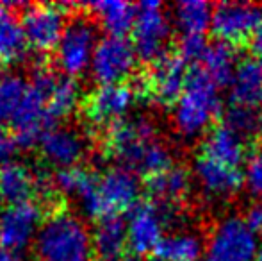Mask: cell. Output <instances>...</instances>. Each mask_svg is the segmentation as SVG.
<instances>
[{"instance_id":"d6a6232c","label":"cell","mask_w":262,"mask_h":261,"mask_svg":"<svg viewBox=\"0 0 262 261\" xmlns=\"http://www.w3.org/2000/svg\"><path fill=\"white\" fill-rule=\"evenodd\" d=\"M245 186L253 197L262 200V145L257 147L248 156L243 172Z\"/></svg>"},{"instance_id":"ba28073f","label":"cell","mask_w":262,"mask_h":261,"mask_svg":"<svg viewBox=\"0 0 262 261\" xmlns=\"http://www.w3.org/2000/svg\"><path fill=\"white\" fill-rule=\"evenodd\" d=\"M173 206L157 202H138L127 215V245L134 256L152 254L164 238Z\"/></svg>"},{"instance_id":"f546056e","label":"cell","mask_w":262,"mask_h":261,"mask_svg":"<svg viewBox=\"0 0 262 261\" xmlns=\"http://www.w3.org/2000/svg\"><path fill=\"white\" fill-rule=\"evenodd\" d=\"M27 88L29 83L16 73H7L0 77V124H11L14 113L18 111L27 93Z\"/></svg>"},{"instance_id":"3957f363","label":"cell","mask_w":262,"mask_h":261,"mask_svg":"<svg viewBox=\"0 0 262 261\" xmlns=\"http://www.w3.org/2000/svg\"><path fill=\"white\" fill-rule=\"evenodd\" d=\"M34 251L39 261H91V233L79 216L66 209H55L43 220Z\"/></svg>"},{"instance_id":"7c38bea8","label":"cell","mask_w":262,"mask_h":261,"mask_svg":"<svg viewBox=\"0 0 262 261\" xmlns=\"http://www.w3.org/2000/svg\"><path fill=\"white\" fill-rule=\"evenodd\" d=\"M11 126L18 149H32L39 143L43 132L55 127L47 111V95L32 83H29L27 93L14 113Z\"/></svg>"},{"instance_id":"8992f818","label":"cell","mask_w":262,"mask_h":261,"mask_svg":"<svg viewBox=\"0 0 262 261\" xmlns=\"http://www.w3.org/2000/svg\"><path fill=\"white\" fill-rule=\"evenodd\" d=\"M255 234L241 216H227L209 236L202 261H255L259 252Z\"/></svg>"},{"instance_id":"d6986e66","label":"cell","mask_w":262,"mask_h":261,"mask_svg":"<svg viewBox=\"0 0 262 261\" xmlns=\"http://www.w3.org/2000/svg\"><path fill=\"white\" fill-rule=\"evenodd\" d=\"M93 256L97 261H121L127 252V224L120 215L97 220L93 234Z\"/></svg>"},{"instance_id":"8d00e7d4","label":"cell","mask_w":262,"mask_h":261,"mask_svg":"<svg viewBox=\"0 0 262 261\" xmlns=\"http://www.w3.org/2000/svg\"><path fill=\"white\" fill-rule=\"evenodd\" d=\"M0 261H21L20 254H14V252H7L4 249H0Z\"/></svg>"},{"instance_id":"9a60e30c","label":"cell","mask_w":262,"mask_h":261,"mask_svg":"<svg viewBox=\"0 0 262 261\" xmlns=\"http://www.w3.org/2000/svg\"><path fill=\"white\" fill-rule=\"evenodd\" d=\"M136 88L130 84L98 86L84 102V115L93 126H113L130 111L136 102Z\"/></svg>"},{"instance_id":"30bf717a","label":"cell","mask_w":262,"mask_h":261,"mask_svg":"<svg viewBox=\"0 0 262 261\" xmlns=\"http://www.w3.org/2000/svg\"><path fill=\"white\" fill-rule=\"evenodd\" d=\"M262 25V7L248 2H221L214 6L210 32L216 42L235 47L250 42Z\"/></svg>"},{"instance_id":"8fae6325","label":"cell","mask_w":262,"mask_h":261,"mask_svg":"<svg viewBox=\"0 0 262 261\" xmlns=\"http://www.w3.org/2000/svg\"><path fill=\"white\" fill-rule=\"evenodd\" d=\"M43 224V211L36 202L9 206L0 211V249L20 254L36 240Z\"/></svg>"},{"instance_id":"f1b7e54d","label":"cell","mask_w":262,"mask_h":261,"mask_svg":"<svg viewBox=\"0 0 262 261\" xmlns=\"http://www.w3.org/2000/svg\"><path fill=\"white\" fill-rule=\"evenodd\" d=\"M97 181L98 175L80 167L62 168L54 175L55 190L61 193H66V195L77 197L80 204L93 195L95 188H97Z\"/></svg>"},{"instance_id":"2e32d148","label":"cell","mask_w":262,"mask_h":261,"mask_svg":"<svg viewBox=\"0 0 262 261\" xmlns=\"http://www.w3.org/2000/svg\"><path fill=\"white\" fill-rule=\"evenodd\" d=\"M39 150L47 163L62 168L77 167L86 152L84 138L73 129L66 127H50L39 138Z\"/></svg>"},{"instance_id":"cb8c5ba5","label":"cell","mask_w":262,"mask_h":261,"mask_svg":"<svg viewBox=\"0 0 262 261\" xmlns=\"http://www.w3.org/2000/svg\"><path fill=\"white\" fill-rule=\"evenodd\" d=\"M88 9L95 13L100 25L107 31V36L127 38L132 32L136 22V6L121 0H109V2H91Z\"/></svg>"},{"instance_id":"4fadbf2b","label":"cell","mask_w":262,"mask_h":261,"mask_svg":"<svg viewBox=\"0 0 262 261\" xmlns=\"http://www.w3.org/2000/svg\"><path fill=\"white\" fill-rule=\"evenodd\" d=\"M64 14L62 6H25L21 27L27 45L36 52H50L57 49L66 29Z\"/></svg>"},{"instance_id":"d4e9b609","label":"cell","mask_w":262,"mask_h":261,"mask_svg":"<svg viewBox=\"0 0 262 261\" xmlns=\"http://www.w3.org/2000/svg\"><path fill=\"white\" fill-rule=\"evenodd\" d=\"M214 6L205 0H182L173 6V24L184 34L205 36L210 31Z\"/></svg>"},{"instance_id":"e0dca14e","label":"cell","mask_w":262,"mask_h":261,"mask_svg":"<svg viewBox=\"0 0 262 261\" xmlns=\"http://www.w3.org/2000/svg\"><path fill=\"white\" fill-rule=\"evenodd\" d=\"M202 156L225 167L241 170V167L248 159V142L228 126L220 124L214 126L205 136Z\"/></svg>"},{"instance_id":"603a6c76","label":"cell","mask_w":262,"mask_h":261,"mask_svg":"<svg viewBox=\"0 0 262 261\" xmlns=\"http://www.w3.org/2000/svg\"><path fill=\"white\" fill-rule=\"evenodd\" d=\"M36 193L34 174L20 163H9L0 167V198L9 206L29 202Z\"/></svg>"},{"instance_id":"83f0119b","label":"cell","mask_w":262,"mask_h":261,"mask_svg":"<svg viewBox=\"0 0 262 261\" xmlns=\"http://www.w3.org/2000/svg\"><path fill=\"white\" fill-rule=\"evenodd\" d=\"M79 101L80 90L77 81L73 77L62 75V73L55 77L52 90H50L49 97H47V111H49V116L54 126L61 118H64L72 111H75V108L79 106Z\"/></svg>"},{"instance_id":"d590c367","label":"cell","mask_w":262,"mask_h":261,"mask_svg":"<svg viewBox=\"0 0 262 261\" xmlns=\"http://www.w3.org/2000/svg\"><path fill=\"white\" fill-rule=\"evenodd\" d=\"M250 52H252V57L255 61H259L262 65V25L255 31V34L250 39Z\"/></svg>"},{"instance_id":"277c9868","label":"cell","mask_w":262,"mask_h":261,"mask_svg":"<svg viewBox=\"0 0 262 261\" xmlns=\"http://www.w3.org/2000/svg\"><path fill=\"white\" fill-rule=\"evenodd\" d=\"M139 195L141 183L138 175L123 167H114L98 175L93 195L80 206L90 218L100 220L123 211L128 213L139 202Z\"/></svg>"},{"instance_id":"4316f807","label":"cell","mask_w":262,"mask_h":261,"mask_svg":"<svg viewBox=\"0 0 262 261\" xmlns=\"http://www.w3.org/2000/svg\"><path fill=\"white\" fill-rule=\"evenodd\" d=\"M202 70L217 84L220 88L230 86L232 77L239 65L235 49L227 43L214 42L209 43V49L202 59Z\"/></svg>"},{"instance_id":"ac0fdd59","label":"cell","mask_w":262,"mask_h":261,"mask_svg":"<svg viewBox=\"0 0 262 261\" xmlns=\"http://www.w3.org/2000/svg\"><path fill=\"white\" fill-rule=\"evenodd\" d=\"M193 172L198 185L209 197H230L245 185L241 170L216 163L202 154L194 161Z\"/></svg>"},{"instance_id":"ffe728a7","label":"cell","mask_w":262,"mask_h":261,"mask_svg":"<svg viewBox=\"0 0 262 261\" xmlns=\"http://www.w3.org/2000/svg\"><path fill=\"white\" fill-rule=\"evenodd\" d=\"M230 104L243 108L262 106V65L253 57L241 59L230 83Z\"/></svg>"},{"instance_id":"7402d4cb","label":"cell","mask_w":262,"mask_h":261,"mask_svg":"<svg viewBox=\"0 0 262 261\" xmlns=\"http://www.w3.org/2000/svg\"><path fill=\"white\" fill-rule=\"evenodd\" d=\"M146 190L157 204L173 206L182 200L191 190V174L184 167H169L146 181Z\"/></svg>"},{"instance_id":"44dd1931","label":"cell","mask_w":262,"mask_h":261,"mask_svg":"<svg viewBox=\"0 0 262 261\" xmlns=\"http://www.w3.org/2000/svg\"><path fill=\"white\" fill-rule=\"evenodd\" d=\"M14 7L24 4L0 2V63H16L27 52V39Z\"/></svg>"},{"instance_id":"52a82bcc","label":"cell","mask_w":262,"mask_h":261,"mask_svg":"<svg viewBox=\"0 0 262 261\" xmlns=\"http://www.w3.org/2000/svg\"><path fill=\"white\" fill-rule=\"evenodd\" d=\"M97 43V25L90 18L77 16L68 22L55 49V59L62 75L77 77L86 72L91 66Z\"/></svg>"},{"instance_id":"9c48e42d","label":"cell","mask_w":262,"mask_h":261,"mask_svg":"<svg viewBox=\"0 0 262 261\" xmlns=\"http://www.w3.org/2000/svg\"><path fill=\"white\" fill-rule=\"evenodd\" d=\"M138 65L134 45L130 39L105 36L98 39L91 59V77L100 86L123 84L127 77L132 75Z\"/></svg>"},{"instance_id":"5bb4252c","label":"cell","mask_w":262,"mask_h":261,"mask_svg":"<svg viewBox=\"0 0 262 261\" xmlns=\"http://www.w3.org/2000/svg\"><path fill=\"white\" fill-rule=\"evenodd\" d=\"M189 68L177 54H166L150 65V72L143 83V93L161 106H175L186 86Z\"/></svg>"},{"instance_id":"836d02e7","label":"cell","mask_w":262,"mask_h":261,"mask_svg":"<svg viewBox=\"0 0 262 261\" xmlns=\"http://www.w3.org/2000/svg\"><path fill=\"white\" fill-rule=\"evenodd\" d=\"M16 143H14V138L13 134H9L4 126L0 124V167L6 163H9L11 156L16 152Z\"/></svg>"},{"instance_id":"5b68a950","label":"cell","mask_w":262,"mask_h":261,"mask_svg":"<svg viewBox=\"0 0 262 261\" xmlns=\"http://www.w3.org/2000/svg\"><path fill=\"white\" fill-rule=\"evenodd\" d=\"M134 50L138 61L154 65L168 54V42L171 36V22L164 13V7L157 0H148L136 6Z\"/></svg>"},{"instance_id":"e575fe53","label":"cell","mask_w":262,"mask_h":261,"mask_svg":"<svg viewBox=\"0 0 262 261\" xmlns=\"http://www.w3.org/2000/svg\"><path fill=\"white\" fill-rule=\"evenodd\" d=\"M245 222L255 234H262V200L255 202L248 208L245 216Z\"/></svg>"},{"instance_id":"74e56055","label":"cell","mask_w":262,"mask_h":261,"mask_svg":"<svg viewBox=\"0 0 262 261\" xmlns=\"http://www.w3.org/2000/svg\"><path fill=\"white\" fill-rule=\"evenodd\" d=\"M255 261H262V242H260V245H259V252H257V259Z\"/></svg>"},{"instance_id":"1f68e13d","label":"cell","mask_w":262,"mask_h":261,"mask_svg":"<svg viewBox=\"0 0 262 261\" xmlns=\"http://www.w3.org/2000/svg\"><path fill=\"white\" fill-rule=\"evenodd\" d=\"M207 49H209V43H207V39H205V36L184 34L179 38L175 54L187 66H200Z\"/></svg>"},{"instance_id":"6da1fadb","label":"cell","mask_w":262,"mask_h":261,"mask_svg":"<svg viewBox=\"0 0 262 261\" xmlns=\"http://www.w3.org/2000/svg\"><path fill=\"white\" fill-rule=\"evenodd\" d=\"M105 147L120 167L134 172L138 177L150 179L173 167L171 150L157 138L156 126L145 116L123 118L109 126Z\"/></svg>"},{"instance_id":"4dcf8cb0","label":"cell","mask_w":262,"mask_h":261,"mask_svg":"<svg viewBox=\"0 0 262 261\" xmlns=\"http://www.w3.org/2000/svg\"><path fill=\"white\" fill-rule=\"evenodd\" d=\"M223 124L241 134L246 142L262 134V113L259 108H243L230 104L225 113Z\"/></svg>"},{"instance_id":"7a4b0ae2","label":"cell","mask_w":262,"mask_h":261,"mask_svg":"<svg viewBox=\"0 0 262 261\" xmlns=\"http://www.w3.org/2000/svg\"><path fill=\"white\" fill-rule=\"evenodd\" d=\"M221 88L202 66H191L180 98L173 106V124L186 138H196L214 127L221 115Z\"/></svg>"},{"instance_id":"484cf974","label":"cell","mask_w":262,"mask_h":261,"mask_svg":"<svg viewBox=\"0 0 262 261\" xmlns=\"http://www.w3.org/2000/svg\"><path fill=\"white\" fill-rule=\"evenodd\" d=\"M204 242L193 233H173L161 240L152 252L154 261H202Z\"/></svg>"},{"instance_id":"f35d334b","label":"cell","mask_w":262,"mask_h":261,"mask_svg":"<svg viewBox=\"0 0 262 261\" xmlns=\"http://www.w3.org/2000/svg\"><path fill=\"white\" fill-rule=\"evenodd\" d=\"M0 204H2V198H0Z\"/></svg>"}]
</instances>
